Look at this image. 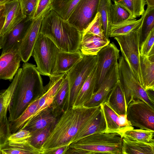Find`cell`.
<instances>
[{
  "mask_svg": "<svg viewBox=\"0 0 154 154\" xmlns=\"http://www.w3.org/2000/svg\"><path fill=\"white\" fill-rule=\"evenodd\" d=\"M140 66L143 87L146 91L154 90V55L140 56Z\"/></svg>",
  "mask_w": 154,
  "mask_h": 154,
  "instance_id": "cell-24",
  "label": "cell"
},
{
  "mask_svg": "<svg viewBox=\"0 0 154 154\" xmlns=\"http://www.w3.org/2000/svg\"><path fill=\"white\" fill-rule=\"evenodd\" d=\"M106 128L103 114L100 107L92 119L77 133L71 143L92 134L104 132Z\"/></svg>",
  "mask_w": 154,
  "mask_h": 154,
  "instance_id": "cell-22",
  "label": "cell"
},
{
  "mask_svg": "<svg viewBox=\"0 0 154 154\" xmlns=\"http://www.w3.org/2000/svg\"><path fill=\"white\" fill-rule=\"evenodd\" d=\"M100 0H80L67 21L83 32L98 12Z\"/></svg>",
  "mask_w": 154,
  "mask_h": 154,
  "instance_id": "cell-10",
  "label": "cell"
},
{
  "mask_svg": "<svg viewBox=\"0 0 154 154\" xmlns=\"http://www.w3.org/2000/svg\"><path fill=\"white\" fill-rule=\"evenodd\" d=\"M142 22L137 28L128 34L116 36L114 38L119 45L122 55L128 62L136 78L143 87L140 61V46L142 38Z\"/></svg>",
  "mask_w": 154,
  "mask_h": 154,
  "instance_id": "cell-6",
  "label": "cell"
},
{
  "mask_svg": "<svg viewBox=\"0 0 154 154\" xmlns=\"http://www.w3.org/2000/svg\"><path fill=\"white\" fill-rule=\"evenodd\" d=\"M45 15H42L32 20L20 44L18 51L21 60L24 63L27 62L32 56L35 45L40 33L42 22Z\"/></svg>",
  "mask_w": 154,
  "mask_h": 154,
  "instance_id": "cell-13",
  "label": "cell"
},
{
  "mask_svg": "<svg viewBox=\"0 0 154 154\" xmlns=\"http://www.w3.org/2000/svg\"><path fill=\"white\" fill-rule=\"evenodd\" d=\"M69 91V85L66 74L51 106L53 113L57 117L62 114L65 110L66 99Z\"/></svg>",
  "mask_w": 154,
  "mask_h": 154,
  "instance_id": "cell-27",
  "label": "cell"
},
{
  "mask_svg": "<svg viewBox=\"0 0 154 154\" xmlns=\"http://www.w3.org/2000/svg\"><path fill=\"white\" fill-rule=\"evenodd\" d=\"M55 124L31 133V136L28 139L30 144L35 148L40 149Z\"/></svg>",
  "mask_w": 154,
  "mask_h": 154,
  "instance_id": "cell-34",
  "label": "cell"
},
{
  "mask_svg": "<svg viewBox=\"0 0 154 154\" xmlns=\"http://www.w3.org/2000/svg\"><path fill=\"white\" fill-rule=\"evenodd\" d=\"M54 0H37L32 19L46 15L51 10Z\"/></svg>",
  "mask_w": 154,
  "mask_h": 154,
  "instance_id": "cell-40",
  "label": "cell"
},
{
  "mask_svg": "<svg viewBox=\"0 0 154 154\" xmlns=\"http://www.w3.org/2000/svg\"><path fill=\"white\" fill-rule=\"evenodd\" d=\"M126 9L131 19L142 16L145 12V0H111Z\"/></svg>",
  "mask_w": 154,
  "mask_h": 154,
  "instance_id": "cell-30",
  "label": "cell"
},
{
  "mask_svg": "<svg viewBox=\"0 0 154 154\" xmlns=\"http://www.w3.org/2000/svg\"><path fill=\"white\" fill-rule=\"evenodd\" d=\"M82 33L92 34L101 38L106 37L104 33L101 15L99 12L97 13L94 19Z\"/></svg>",
  "mask_w": 154,
  "mask_h": 154,
  "instance_id": "cell-38",
  "label": "cell"
},
{
  "mask_svg": "<svg viewBox=\"0 0 154 154\" xmlns=\"http://www.w3.org/2000/svg\"><path fill=\"white\" fill-rule=\"evenodd\" d=\"M122 138L116 133L100 132L73 142L70 148L83 150L86 154H122Z\"/></svg>",
  "mask_w": 154,
  "mask_h": 154,
  "instance_id": "cell-4",
  "label": "cell"
},
{
  "mask_svg": "<svg viewBox=\"0 0 154 154\" xmlns=\"http://www.w3.org/2000/svg\"><path fill=\"white\" fill-rule=\"evenodd\" d=\"M100 106L71 107L65 110L57 121L40 149L42 154L69 145L77 133L92 119Z\"/></svg>",
  "mask_w": 154,
  "mask_h": 154,
  "instance_id": "cell-1",
  "label": "cell"
},
{
  "mask_svg": "<svg viewBox=\"0 0 154 154\" xmlns=\"http://www.w3.org/2000/svg\"><path fill=\"white\" fill-rule=\"evenodd\" d=\"M154 131L142 129H133L125 132L122 137L146 143H154Z\"/></svg>",
  "mask_w": 154,
  "mask_h": 154,
  "instance_id": "cell-32",
  "label": "cell"
},
{
  "mask_svg": "<svg viewBox=\"0 0 154 154\" xmlns=\"http://www.w3.org/2000/svg\"><path fill=\"white\" fill-rule=\"evenodd\" d=\"M56 121L57 117L50 106L32 118L22 129L27 130L31 133L55 124Z\"/></svg>",
  "mask_w": 154,
  "mask_h": 154,
  "instance_id": "cell-21",
  "label": "cell"
},
{
  "mask_svg": "<svg viewBox=\"0 0 154 154\" xmlns=\"http://www.w3.org/2000/svg\"><path fill=\"white\" fill-rule=\"evenodd\" d=\"M21 61L18 50H12L0 56V80H13Z\"/></svg>",
  "mask_w": 154,
  "mask_h": 154,
  "instance_id": "cell-15",
  "label": "cell"
},
{
  "mask_svg": "<svg viewBox=\"0 0 154 154\" xmlns=\"http://www.w3.org/2000/svg\"><path fill=\"white\" fill-rule=\"evenodd\" d=\"M31 136L30 132L25 129H21L12 133L8 137L9 141H19L27 140Z\"/></svg>",
  "mask_w": 154,
  "mask_h": 154,
  "instance_id": "cell-42",
  "label": "cell"
},
{
  "mask_svg": "<svg viewBox=\"0 0 154 154\" xmlns=\"http://www.w3.org/2000/svg\"><path fill=\"white\" fill-rule=\"evenodd\" d=\"M119 80L118 62L106 75L97 90L83 106L88 107L100 106L106 101L112 90Z\"/></svg>",
  "mask_w": 154,
  "mask_h": 154,
  "instance_id": "cell-12",
  "label": "cell"
},
{
  "mask_svg": "<svg viewBox=\"0 0 154 154\" xmlns=\"http://www.w3.org/2000/svg\"><path fill=\"white\" fill-rule=\"evenodd\" d=\"M33 19L23 18L9 32L4 35L2 53L18 49Z\"/></svg>",
  "mask_w": 154,
  "mask_h": 154,
  "instance_id": "cell-14",
  "label": "cell"
},
{
  "mask_svg": "<svg viewBox=\"0 0 154 154\" xmlns=\"http://www.w3.org/2000/svg\"><path fill=\"white\" fill-rule=\"evenodd\" d=\"M119 60V80L124 91L127 107L133 100L139 99L154 108L153 96L145 90L123 56L122 55Z\"/></svg>",
  "mask_w": 154,
  "mask_h": 154,
  "instance_id": "cell-5",
  "label": "cell"
},
{
  "mask_svg": "<svg viewBox=\"0 0 154 154\" xmlns=\"http://www.w3.org/2000/svg\"><path fill=\"white\" fill-rule=\"evenodd\" d=\"M98 74V68L97 64L83 84L72 107L83 106L90 99L94 92Z\"/></svg>",
  "mask_w": 154,
  "mask_h": 154,
  "instance_id": "cell-18",
  "label": "cell"
},
{
  "mask_svg": "<svg viewBox=\"0 0 154 154\" xmlns=\"http://www.w3.org/2000/svg\"><path fill=\"white\" fill-rule=\"evenodd\" d=\"M143 17V15L139 20L130 19L115 24H111L109 32V37H114L128 34L141 24Z\"/></svg>",
  "mask_w": 154,
  "mask_h": 154,
  "instance_id": "cell-28",
  "label": "cell"
},
{
  "mask_svg": "<svg viewBox=\"0 0 154 154\" xmlns=\"http://www.w3.org/2000/svg\"><path fill=\"white\" fill-rule=\"evenodd\" d=\"M44 92L42 79L36 66L24 63L9 110V122L15 120L21 115L34 99L36 92Z\"/></svg>",
  "mask_w": 154,
  "mask_h": 154,
  "instance_id": "cell-2",
  "label": "cell"
},
{
  "mask_svg": "<svg viewBox=\"0 0 154 154\" xmlns=\"http://www.w3.org/2000/svg\"><path fill=\"white\" fill-rule=\"evenodd\" d=\"M2 5L0 6V9L2 7Z\"/></svg>",
  "mask_w": 154,
  "mask_h": 154,
  "instance_id": "cell-49",
  "label": "cell"
},
{
  "mask_svg": "<svg viewBox=\"0 0 154 154\" xmlns=\"http://www.w3.org/2000/svg\"><path fill=\"white\" fill-rule=\"evenodd\" d=\"M112 4L111 0H100L98 9V12L101 15L104 33L105 37L108 38L111 25L109 10Z\"/></svg>",
  "mask_w": 154,
  "mask_h": 154,
  "instance_id": "cell-33",
  "label": "cell"
},
{
  "mask_svg": "<svg viewBox=\"0 0 154 154\" xmlns=\"http://www.w3.org/2000/svg\"><path fill=\"white\" fill-rule=\"evenodd\" d=\"M42 154L40 149L31 145L28 140L19 141L7 140L0 146V154Z\"/></svg>",
  "mask_w": 154,
  "mask_h": 154,
  "instance_id": "cell-20",
  "label": "cell"
},
{
  "mask_svg": "<svg viewBox=\"0 0 154 154\" xmlns=\"http://www.w3.org/2000/svg\"><path fill=\"white\" fill-rule=\"evenodd\" d=\"M11 134L7 116L0 122V146L5 143Z\"/></svg>",
  "mask_w": 154,
  "mask_h": 154,
  "instance_id": "cell-41",
  "label": "cell"
},
{
  "mask_svg": "<svg viewBox=\"0 0 154 154\" xmlns=\"http://www.w3.org/2000/svg\"><path fill=\"white\" fill-rule=\"evenodd\" d=\"M154 154V143H146L122 137V154Z\"/></svg>",
  "mask_w": 154,
  "mask_h": 154,
  "instance_id": "cell-26",
  "label": "cell"
},
{
  "mask_svg": "<svg viewBox=\"0 0 154 154\" xmlns=\"http://www.w3.org/2000/svg\"><path fill=\"white\" fill-rule=\"evenodd\" d=\"M154 108L141 100H133L128 106L127 119L133 127L154 131Z\"/></svg>",
  "mask_w": 154,
  "mask_h": 154,
  "instance_id": "cell-9",
  "label": "cell"
},
{
  "mask_svg": "<svg viewBox=\"0 0 154 154\" xmlns=\"http://www.w3.org/2000/svg\"><path fill=\"white\" fill-rule=\"evenodd\" d=\"M80 0H54L51 9L67 20Z\"/></svg>",
  "mask_w": 154,
  "mask_h": 154,
  "instance_id": "cell-31",
  "label": "cell"
},
{
  "mask_svg": "<svg viewBox=\"0 0 154 154\" xmlns=\"http://www.w3.org/2000/svg\"><path fill=\"white\" fill-rule=\"evenodd\" d=\"M142 22V38L143 40L150 32L154 28V8L147 6L145 11Z\"/></svg>",
  "mask_w": 154,
  "mask_h": 154,
  "instance_id": "cell-36",
  "label": "cell"
},
{
  "mask_svg": "<svg viewBox=\"0 0 154 154\" xmlns=\"http://www.w3.org/2000/svg\"><path fill=\"white\" fill-rule=\"evenodd\" d=\"M5 17V8L4 5L0 9V32L4 26Z\"/></svg>",
  "mask_w": 154,
  "mask_h": 154,
  "instance_id": "cell-45",
  "label": "cell"
},
{
  "mask_svg": "<svg viewBox=\"0 0 154 154\" xmlns=\"http://www.w3.org/2000/svg\"><path fill=\"white\" fill-rule=\"evenodd\" d=\"M109 43V39L106 37L82 33L80 50L84 55H97L100 49Z\"/></svg>",
  "mask_w": 154,
  "mask_h": 154,
  "instance_id": "cell-17",
  "label": "cell"
},
{
  "mask_svg": "<svg viewBox=\"0 0 154 154\" xmlns=\"http://www.w3.org/2000/svg\"><path fill=\"white\" fill-rule=\"evenodd\" d=\"M69 148V145H65L48 152L47 154H65Z\"/></svg>",
  "mask_w": 154,
  "mask_h": 154,
  "instance_id": "cell-44",
  "label": "cell"
},
{
  "mask_svg": "<svg viewBox=\"0 0 154 154\" xmlns=\"http://www.w3.org/2000/svg\"><path fill=\"white\" fill-rule=\"evenodd\" d=\"M147 7L154 8V0H145Z\"/></svg>",
  "mask_w": 154,
  "mask_h": 154,
  "instance_id": "cell-46",
  "label": "cell"
},
{
  "mask_svg": "<svg viewBox=\"0 0 154 154\" xmlns=\"http://www.w3.org/2000/svg\"><path fill=\"white\" fill-rule=\"evenodd\" d=\"M5 20L0 32L4 35L24 18L19 0H13L5 5Z\"/></svg>",
  "mask_w": 154,
  "mask_h": 154,
  "instance_id": "cell-16",
  "label": "cell"
},
{
  "mask_svg": "<svg viewBox=\"0 0 154 154\" xmlns=\"http://www.w3.org/2000/svg\"><path fill=\"white\" fill-rule=\"evenodd\" d=\"M13 0H0V6L4 5Z\"/></svg>",
  "mask_w": 154,
  "mask_h": 154,
  "instance_id": "cell-48",
  "label": "cell"
},
{
  "mask_svg": "<svg viewBox=\"0 0 154 154\" xmlns=\"http://www.w3.org/2000/svg\"><path fill=\"white\" fill-rule=\"evenodd\" d=\"M119 118L120 135L122 137V135L125 132L134 129V128L128 120L126 114L119 115Z\"/></svg>",
  "mask_w": 154,
  "mask_h": 154,
  "instance_id": "cell-43",
  "label": "cell"
},
{
  "mask_svg": "<svg viewBox=\"0 0 154 154\" xmlns=\"http://www.w3.org/2000/svg\"><path fill=\"white\" fill-rule=\"evenodd\" d=\"M119 51L112 42L104 46L97 53L96 56L98 74L94 92L97 90L108 72L118 62L120 57Z\"/></svg>",
  "mask_w": 154,
  "mask_h": 154,
  "instance_id": "cell-11",
  "label": "cell"
},
{
  "mask_svg": "<svg viewBox=\"0 0 154 154\" xmlns=\"http://www.w3.org/2000/svg\"><path fill=\"white\" fill-rule=\"evenodd\" d=\"M100 106L106 123V128L104 132L116 133L120 135L119 115L109 106L106 102L101 104Z\"/></svg>",
  "mask_w": 154,
  "mask_h": 154,
  "instance_id": "cell-29",
  "label": "cell"
},
{
  "mask_svg": "<svg viewBox=\"0 0 154 154\" xmlns=\"http://www.w3.org/2000/svg\"><path fill=\"white\" fill-rule=\"evenodd\" d=\"M59 49L49 38L39 33L32 56L41 75L49 77L54 75Z\"/></svg>",
  "mask_w": 154,
  "mask_h": 154,
  "instance_id": "cell-8",
  "label": "cell"
},
{
  "mask_svg": "<svg viewBox=\"0 0 154 154\" xmlns=\"http://www.w3.org/2000/svg\"><path fill=\"white\" fill-rule=\"evenodd\" d=\"M111 24H115L131 19L128 12L116 3L112 4L109 10Z\"/></svg>",
  "mask_w": 154,
  "mask_h": 154,
  "instance_id": "cell-35",
  "label": "cell"
},
{
  "mask_svg": "<svg viewBox=\"0 0 154 154\" xmlns=\"http://www.w3.org/2000/svg\"><path fill=\"white\" fill-rule=\"evenodd\" d=\"M106 102L117 114H126L127 107L125 94L119 80L111 91Z\"/></svg>",
  "mask_w": 154,
  "mask_h": 154,
  "instance_id": "cell-23",
  "label": "cell"
},
{
  "mask_svg": "<svg viewBox=\"0 0 154 154\" xmlns=\"http://www.w3.org/2000/svg\"><path fill=\"white\" fill-rule=\"evenodd\" d=\"M4 39V35L1 34L0 32V49L3 47Z\"/></svg>",
  "mask_w": 154,
  "mask_h": 154,
  "instance_id": "cell-47",
  "label": "cell"
},
{
  "mask_svg": "<svg viewBox=\"0 0 154 154\" xmlns=\"http://www.w3.org/2000/svg\"><path fill=\"white\" fill-rule=\"evenodd\" d=\"M21 68H19L7 89L0 93V122L9 111L13 100Z\"/></svg>",
  "mask_w": 154,
  "mask_h": 154,
  "instance_id": "cell-25",
  "label": "cell"
},
{
  "mask_svg": "<svg viewBox=\"0 0 154 154\" xmlns=\"http://www.w3.org/2000/svg\"><path fill=\"white\" fill-rule=\"evenodd\" d=\"M140 53V55L147 57L154 55V28L141 42Z\"/></svg>",
  "mask_w": 154,
  "mask_h": 154,
  "instance_id": "cell-37",
  "label": "cell"
},
{
  "mask_svg": "<svg viewBox=\"0 0 154 154\" xmlns=\"http://www.w3.org/2000/svg\"><path fill=\"white\" fill-rule=\"evenodd\" d=\"M40 33L49 38L60 50L74 52L80 49L82 32L51 9L43 19Z\"/></svg>",
  "mask_w": 154,
  "mask_h": 154,
  "instance_id": "cell-3",
  "label": "cell"
},
{
  "mask_svg": "<svg viewBox=\"0 0 154 154\" xmlns=\"http://www.w3.org/2000/svg\"><path fill=\"white\" fill-rule=\"evenodd\" d=\"M24 18L32 19L37 0H19Z\"/></svg>",
  "mask_w": 154,
  "mask_h": 154,
  "instance_id": "cell-39",
  "label": "cell"
},
{
  "mask_svg": "<svg viewBox=\"0 0 154 154\" xmlns=\"http://www.w3.org/2000/svg\"><path fill=\"white\" fill-rule=\"evenodd\" d=\"M84 55L80 50L68 52L59 49L54 75L67 73Z\"/></svg>",
  "mask_w": 154,
  "mask_h": 154,
  "instance_id": "cell-19",
  "label": "cell"
},
{
  "mask_svg": "<svg viewBox=\"0 0 154 154\" xmlns=\"http://www.w3.org/2000/svg\"><path fill=\"white\" fill-rule=\"evenodd\" d=\"M96 55H84L68 72L66 75L69 91L65 110L72 106L75 99L88 77L97 64Z\"/></svg>",
  "mask_w": 154,
  "mask_h": 154,
  "instance_id": "cell-7",
  "label": "cell"
}]
</instances>
